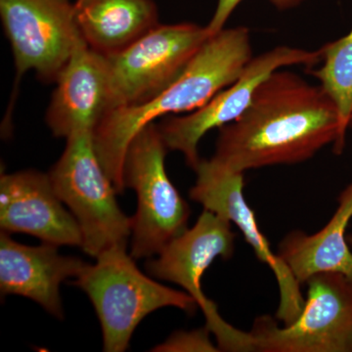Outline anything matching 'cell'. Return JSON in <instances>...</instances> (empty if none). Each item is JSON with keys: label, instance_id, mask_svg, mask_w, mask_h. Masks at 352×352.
Returning <instances> with one entry per match:
<instances>
[{"label": "cell", "instance_id": "cell-11", "mask_svg": "<svg viewBox=\"0 0 352 352\" xmlns=\"http://www.w3.org/2000/svg\"><path fill=\"white\" fill-rule=\"evenodd\" d=\"M195 185L189 196L210 210L237 226L256 258L274 273L279 288L277 320L289 325L300 316L305 305L300 283L277 254L271 251L270 243L259 229L256 214L244 197V173L226 168L215 161L201 159L197 166Z\"/></svg>", "mask_w": 352, "mask_h": 352}, {"label": "cell", "instance_id": "cell-3", "mask_svg": "<svg viewBox=\"0 0 352 352\" xmlns=\"http://www.w3.org/2000/svg\"><path fill=\"white\" fill-rule=\"evenodd\" d=\"M126 248L117 245L102 252L96 263L87 264L72 283L91 300L100 321L106 352L126 351L140 322L157 309L173 307L194 314L199 307L186 292L146 276Z\"/></svg>", "mask_w": 352, "mask_h": 352}, {"label": "cell", "instance_id": "cell-2", "mask_svg": "<svg viewBox=\"0 0 352 352\" xmlns=\"http://www.w3.org/2000/svg\"><path fill=\"white\" fill-rule=\"evenodd\" d=\"M252 59L251 32L245 27L212 34L182 75L150 100L111 110L94 131L97 157L118 194L124 193V161L141 129L170 113H191L232 85Z\"/></svg>", "mask_w": 352, "mask_h": 352}, {"label": "cell", "instance_id": "cell-21", "mask_svg": "<svg viewBox=\"0 0 352 352\" xmlns=\"http://www.w3.org/2000/svg\"><path fill=\"white\" fill-rule=\"evenodd\" d=\"M351 126H352V122H351Z\"/></svg>", "mask_w": 352, "mask_h": 352}, {"label": "cell", "instance_id": "cell-4", "mask_svg": "<svg viewBox=\"0 0 352 352\" xmlns=\"http://www.w3.org/2000/svg\"><path fill=\"white\" fill-rule=\"evenodd\" d=\"M63 154L48 173L60 200L75 217L83 252L96 258L117 245H126L133 219L118 204L115 186L97 157L94 133L66 139Z\"/></svg>", "mask_w": 352, "mask_h": 352}, {"label": "cell", "instance_id": "cell-12", "mask_svg": "<svg viewBox=\"0 0 352 352\" xmlns=\"http://www.w3.org/2000/svg\"><path fill=\"white\" fill-rule=\"evenodd\" d=\"M64 205L45 173L27 170L0 178L2 232L29 234L57 247L82 248L80 226Z\"/></svg>", "mask_w": 352, "mask_h": 352}, {"label": "cell", "instance_id": "cell-1", "mask_svg": "<svg viewBox=\"0 0 352 352\" xmlns=\"http://www.w3.org/2000/svg\"><path fill=\"white\" fill-rule=\"evenodd\" d=\"M214 159L240 173L303 163L329 144L344 149L339 113L321 85L278 69L238 119L219 129Z\"/></svg>", "mask_w": 352, "mask_h": 352}, {"label": "cell", "instance_id": "cell-18", "mask_svg": "<svg viewBox=\"0 0 352 352\" xmlns=\"http://www.w3.org/2000/svg\"><path fill=\"white\" fill-rule=\"evenodd\" d=\"M210 329L205 326L197 330L178 331L153 351L161 352H217L219 347L210 340Z\"/></svg>", "mask_w": 352, "mask_h": 352}, {"label": "cell", "instance_id": "cell-7", "mask_svg": "<svg viewBox=\"0 0 352 352\" xmlns=\"http://www.w3.org/2000/svg\"><path fill=\"white\" fill-rule=\"evenodd\" d=\"M300 316L278 326L258 317L251 330L256 351L352 352V279L337 272L315 274L307 281Z\"/></svg>", "mask_w": 352, "mask_h": 352}, {"label": "cell", "instance_id": "cell-16", "mask_svg": "<svg viewBox=\"0 0 352 352\" xmlns=\"http://www.w3.org/2000/svg\"><path fill=\"white\" fill-rule=\"evenodd\" d=\"M83 41L104 56L119 53L159 25L153 0H76Z\"/></svg>", "mask_w": 352, "mask_h": 352}, {"label": "cell", "instance_id": "cell-19", "mask_svg": "<svg viewBox=\"0 0 352 352\" xmlns=\"http://www.w3.org/2000/svg\"><path fill=\"white\" fill-rule=\"evenodd\" d=\"M243 1L244 0H219L214 16L207 25L208 32L212 36L226 29L227 21ZM268 1L276 7L278 10L285 11L296 8L305 0H268Z\"/></svg>", "mask_w": 352, "mask_h": 352}, {"label": "cell", "instance_id": "cell-14", "mask_svg": "<svg viewBox=\"0 0 352 352\" xmlns=\"http://www.w3.org/2000/svg\"><path fill=\"white\" fill-rule=\"evenodd\" d=\"M85 265L82 259L61 256L57 245H23L11 239L9 233L0 234L1 295L25 296L58 319L64 317L62 282L78 276Z\"/></svg>", "mask_w": 352, "mask_h": 352}, {"label": "cell", "instance_id": "cell-8", "mask_svg": "<svg viewBox=\"0 0 352 352\" xmlns=\"http://www.w3.org/2000/svg\"><path fill=\"white\" fill-rule=\"evenodd\" d=\"M210 36L207 25L159 24L126 50L106 56L111 110L138 105L161 94Z\"/></svg>", "mask_w": 352, "mask_h": 352}, {"label": "cell", "instance_id": "cell-9", "mask_svg": "<svg viewBox=\"0 0 352 352\" xmlns=\"http://www.w3.org/2000/svg\"><path fill=\"white\" fill-rule=\"evenodd\" d=\"M0 16L20 76L34 71L43 82H56L83 41L71 0H0Z\"/></svg>", "mask_w": 352, "mask_h": 352}, {"label": "cell", "instance_id": "cell-6", "mask_svg": "<svg viewBox=\"0 0 352 352\" xmlns=\"http://www.w3.org/2000/svg\"><path fill=\"white\" fill-rule=\"evenodd\" d=\"M231 224L224 217L204 210L195 226L170 241L157 258L146 263V270L153 277L182 287L195 300L205 314L206 326L217 338L220 351H256L251 333L227 323L201 289L204 273L215 259L233 256L236 234Z\"/></svg>", "mask_w": 352, "mask_h": 352}, {"label": "cell", "instance_id": "cell-5", "mask_svg": "<svg viewBox=\"0 0 352 352\" xmlns=\"http://www.w3.org/2000/svg\"><path fill=\"white\" fill-rule=\"evenodd\" d=\"M168 150L155 122L141 129L127 149L124 185L138 195L131 251L135 259L156 256L188 228L189 205L166 175Z\"/></svg>", "mask_w": 352, "mask_h": 352}, {"label": "cell", "instance_id": "cell-13", "mask_svg": "<svg viewBox=\"0 0 352 352\" xmlns=\"http://www.w3.org/2000/svg\"><path fill=\"white\" fill-rule=\"evenodd\" d=\"M46 112V124L55 138L68 139L92 132L111 110L107 58L85 41L78 44L60 72Z\"/></svg>", "mask_w": 352, "mask_h": 352}, {"label": "cell", "instance_id": "cell-20", "mask_svg": "<svg viewBox=\"0 0 352 352\" xmlns=\"http://www.w3.org/2000/svg\"><path fill=\"white\" fill-rule=\"evenodd\" d=\"M347 242H349V245L352 247V235L347 236Z\"/></svg>", "mask_w": 352, "mask_h": 352}, {"label": "cell", "instance_id": "cell-17", "mask_svg": "<svg viewBox=\"0 0 352 352\" xmlns=\"http://www.w3.org/2000/svg\"><path fill=\"white\" fill-rule=\"evenodd\" d=\"M322 65L310 69L335 103L339 113L340 138L346 145L352 122V27L346 36L320 48ZM320 62V63H321Z\"/></svg>", "mask_w": 352, "mask_h": 352}, {"label": "cell", "instance_id": "cell-15", "mask_svg": "<svg viewBox=\"0 0 352 352\" xmlns=\"http://www.w3.org/2000/svg\"><path fill=\"white\" fill-rule=\"evenodd\" d=\"M339 207L318 232L293 231L281 241L278 256L300 284L318 273H342L352 279V252L346 236L352 219V182L340 194Z\"/></svg>", "mask_w": 352, "mask_h": 352}, {"label": "cell", "instance_id": "cell-10", "mask_svg": "<svg viewBox=\"0 0 352 352\" xmlns=\"http://www.w3.org/2000/svg\"><path fill=\"white\" fill-rule=\"evenodd\" d=\"M321 62V51L278 46L252 57L239 78L203 107L183 117L170 118L159 129L166 148L182 153L192 170L200 163L198 146L208 131L230 124L251 104L254 92L274 72L289 66L314 68Z\"/></svg>", "mask_w": 352, "mask_h": 352}]
</instances>
